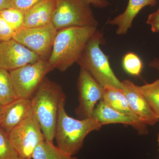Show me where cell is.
<instances>
[{"label": "cell", "mask_w": 159, "mask_h": 159, "mask_svg": "<svg viewBox=\"0 0 159 159\" xmlns=\"http://www.w3.org/2000/svg\"><path fill=\"white\" fill-rule=\"evenodd\" d=\"M31 99L33 114L45 140L53 143L60 107L66 100L61 86L45 77Z\"/></svg>", "instance_id": "6da1fadb"}, {"label": "cell", "mask_w": 159, "mask_h": 159, "mask_svg": "<svg viewBox=\"0 0 159 159\" xmlns=\"http://www.w3.org/2000/svg\"><path fill=\"white\" fill-rule=\"evenodd\" d=\"M97 27H71L57 31L48 59L54 69L64 72L77 63Z\"/></svg>", "instance_id": "7a4b0ae2"}, {"label": "cell", "mask_w": 159, "mask_h": 159, "mask_svg": "<svg viewBox=\"0 0 159 159\" xmlns=\"http://www.w3.org/2000/svg\"><path fill=\"white\" fill-rule=\"evenodd\" d=\"M65 102L60 107L54 139L61 150L74 156L82 148L87 136L102 125L92 118L77 119L70 116L66 111Z\"/></svg>", "instance_id": "3957f363"}, {"label": "cell", "mask_w": 159, "mask_h": 159, "mask_svg": "<svg viewBox=\"0 0 159 159\" xmlns=\"http://www.w3.org/2000/svg\"><path fill=\"white\" fill-rule=\"evenodd\" d=\"M104 43L103 34L97 30L89 40L77 63L103 87L109 85L121 89V81L115 75L108 57L100 48V45Z\"/></svg>", "instance_id": "277c9868"}, {"label": "cell", "mask_w": 159, "mask_h": 159, "mask_svg": "<svg viewBox=\"0 0 159 159\" xmlns=\"http://www.w3.org/2000/svg\"><path fill=\"white\" fill-rule=\"evenodd\" d=\"M85 0H56L52 22L57 31L71 27H97L98 22Z\"/></svg>", "instance_id": "5b68a950"}, {"label": "cell", "mask_w": 159, "mask_h": 159, "mask_svg": "<svg viewBox=\"0 0 159 159\" xmlns=\"http://www.w3.org/2000/svg\"><path fill=\"white\" fill-rule=\"evenodd\" d=\"M54 70L48 60L41 58L9 71L18 97L31 99L46 75Z\"/></svg>", "instance_id": "8992f818"}, {"label": "cell", "mask_w": 159, "mask_h": 159, "mask_svg": "<svg viewBox=\"0 0 159 159\" xmlns=\"http://www.w3.org/2000/svg\"><path fill=\"white\" fill-rule=\"evenodd\" d=\"M57 31L52 22L40 27H23L14 32L12 39L41 58L48 60Z\"/></svg>", "instance_id": "52a82bcc"}, {"label": "cell", "mask_w": 159, "mask_h": 159, "mask_svg": "<svg viewBox=\"0 0 159 159\" xmlns=\"http://www.w3.org/2000/svg\"><path fill=\"white\" fill-rule=\"evenodd\" d=\"M8 134L11 145L18 157L23 158L31 159L35 148L45 140L33 113Z\"/></svg>", "instance_id": "ba28073f"}, {"label": "cell", "mask_w": 159, "mask_h": 159, "mask_svg": "<svg viewBox=\"0 0 159 159\" xmlns=\"http://www.w3.org/2000/svg\"><path fill=\"white\" fill-rule=\"evenodd\" d=\"M79 105L75 110L79 119L92 118L96 104L102 100L103 87L85 69L80 68L77 80Z\"/></svg>", "instance_id": "9c48e42d"}, {"label": "cell", "mask_w": 159, "mask_h": 159, "mask_svg": "<svg viewBox=\"0 0 159 159\" xmlns=\"http://www.w3.org/2000/svg\"><path fill=\"white\" fill-rule=\"evenodd\" d=\"M40 58L13 39L0 42V68L13 70Z\"/></svg>", "instance_id": "30bf717a"}, {"label": "cell", "mask_w": 159, "mask_h": 159, "mask_svg": "<svg viewBox=\"0 0 159 159\" xmlns=\"http://www.w3.org/2000/svg\"><path fill=\"white\" fill-rule=\"evenodd\" d=\"M121 84V89L125 94L131 108L141 121L146 125L156 124L159 119L152 110L138 85L129 80H122Z\"/></svg>", "instance_id": "8fae6325"}, {"label": "cell", "mask_w": 159, "mask_h": 159, "mask_svg": "<svg viewBox=\"0 0 159 159\" xmlns=\"http://www.w3.org/2000/svg\"><path fill=\"white\" fill-rule=\"evenodd\" d=\"M92 118L101 125L109 124H119L132 126L139 135H146L148 131L147 125L141 124L128 116L121 113L112 108L102 100L96 106Z\"/></svg>", "instance_id": "7c38bea8"}, {"label": "cell", "mask_w": 159, "mask_h": 159, "mask_svg": "<svg viewBox=\"0 0 159 159\" xmlns=\"http://www.w3.org/2000/svg\"><path fill=\"white\" fill-rule=\"evenodd\" d=\"M33 114L31 99L18 98L4 106L0 126L7 133Z\"/></svg>", "instance_id": "4fadbf2b"}, {"label": "cell", "mask_w": 159, "mask_h": 159, "mask_svg": "<svg viewBox=\"0 0 159 159\" xmlns=\"http://www.w3.org/2000/svg\"><path fill=\"white\" fill-rule=\"evenodd\" d=\"M56 0H42L25 11L24 27H40L52 23Z\"/></svg>", "instance_id": "5bb4252c"}, {"label": "cell", "mask_w": 159, "mask_h": 159, "mask_svg": "<svg viewBox=\"0 0 159 159\" xmlns=\"http://www.w3.org/2000/svg\"><path fill=\"white\" fill-rule=\"evenodd\" d=\"M156 0H129V3L125 11L113 20H109L108 23L112 25L118 26L116 34L122 35L127 33L131 27L134 18L144 7L157 5Z\"/></svg>", "instance_id": "9a60e30c"}, {"label": "cell", "mask_w": 159, "mask_h": 159, "mask_svg": "<svg viewBox=\"0 0 159 159\" xmlns=\"http://www.w3.org/2000/svg\"><path fill=\"white\" fill-rule=\"evenodd\" d=\"M102 100L106 104L117 111L131 117L139 123L145 124L131 108L127 98L122 89L105 86L103 87Z\"/></svg>", "instance_id": "2e32d148"}, {"label": "cell", "mask_w": 159, "mask_h": 159, "mask_svg": "<svg viewBox=\"0 0 159 159\" xmlns=\"http://www.w3.org/2000/svg\"><path fill=\"white\" fill-rule=\"evenodd\" d=\"M33 159H78L61 150L53 143L45 140L40 143L34 149Z\"/></svg>", "instance_id": "e0dca14e"}, {"label": "cell", "mask_w": 159, "mask_h": 159, "mask_svg": "<svg viewBox=\"0 0 159 159\" xmlns=\"http://www.w3.org/2000/svg\"><path fill=\"white\" fill-rule=\"evenodd\" d=\"M17 98L9 71L0 68V103L6 105Z\"/></svg>", "instance_id": "ac0fdd59"}, {"label": "cell", "mask_w": 159, "mask_h": 159, "mask_svg": "<svg viewBox=\"0 0 159 159\" xmlns=\"http://www.w3.org/2000/svg\"><path fill=\"white\" fill-rule=\"evenodd\" d=\"M151 109L159 119V79L150 84L138 86Z\"/></svg>", "instance_id": "d6986e66"}, {"label": "cell", "mask_w": 159, "mask_h": 159, "mask_svg": "<svg viewBox=\"0 0 159 159\" xmlns=\"http://www.w3.org/2000/svg\"><path fill=\"white\" fill-rule=\"evenodd\" d=\"M0 16L14 32L24 27L25 11L14 7H10L0 11Z\"/></svg>", "instance_id": "ffe728a7"}, {"label": "cell", "mask_w": 159, "mask_h": 159, "mask_svg": "<svg viewBox=\"0 0 159 159\" xmlns=\"http://www.w3.org/2000/svg\"><path fill=\"white\" fill-rule=\"evenodd\" d=\"M18 157L11 145L9 134L0 126V159H16Z\"/></svg>", "instance_id": "44dd1931"}, {"label": "cell", "mask_w": 159, "mask_h": 159, "mask_svg": "<svg viewBox=\"0 0 159 159\" xmlns=\"http://www.w3.org/2000/svg\"><path fill=\"white\" fill-rule=\"evenodd\" d=\"M122 66L128 74L134 76H139L143 67L141 60L139 56L132 52L127 53L124 56Z\"/></svg>", "instance_id": "7402d4cb"}, {"label": "cell", "mask_w": 159, "mask_h": 159, "mask_svg": "<svg viewBox=\"0 0 159 159\" xmlns=\"http://www.w3.org/2000/svg\"><path fill=\"white\" fill-rule=\"evenodd\" d=\"M14 32L0 16V42L12 39Z\"/></svg>", "instance_id": "603a6c76"}, {"label": "cell", "mask_w": 159, "mask_h": 159, "mask_svg": "<svg viewBox=\"0 0 159 159\" xmlns=\"http://www.w3.org/2000/svg\"><path fill=\"white\" fill-rule=\"evenodd\" d=\"M41 1L42 0H14L12 7L25 11Z\"/></svg>", "instance_id": "cb8c5ba5"}, {"label": "cell", "mask_w": 159, "mask_h": 159, "mask_svg": "<svg viewBox=\"0 0 159 159\" xmlns=\"http://www.w3.org/2000/svg\"><path fill=\"white\" fill-rule=\"evenodd\" d=\"M88 4L98 8H102L108 6L109 3L107 0H85Z\"/></svg>", "instance_id": "d4e9b609"}, {"label": "cell", "mask_w": 159, "mask_h": 159, "mask_svg": "<svg viewBox=\"0 0 159 159\" xmlns=\"http://www.w3.org/2000/svg\"><path fill=\"white\" fill-rule=\"evenodd\" d=\"M158 21H159V8L156 11L149 15L146 23L148 25H151Z\"/></svg>", "instance_id": "484cf974"}, {"label": "cell", "mask_w": 159, "mask_h": 159, "mask_svg": "<svg viewBox=\"0 0 159 159\" xmlns=\"http://www.w3.org/2000/svg\"><path fill=\"white\" fill-rule=\"evenodd\" d=\"M14 0H0V11L13 6Z\"/></svg>", "instance_id": "4316f807"}, {"label": "cell", "mask_w": 159, "mask_h": 159, "mask_svg": "<svg viewBox=\"0 0 159 159\" xmlns=\"http://www.w3.org/2000/svg\"><path fill=\"white\" fill-rule=\"evenodd\" d=\"M149 66H150L151 67L153 68L156 69L159 74V59L157 58H154L152 61H151L149 63Z\"/></svg>", "instance_id": "83f0119b"}, {"label": "cell", "mask_w": 159, "mask_h": 159, "mask_svg": "<svg viewBox=\"0 0 159 159\" xmlns=\"http://www.w3.org/2000/svg\"><path fill=\"white\" fill-rule=\"evenodd\" d=\"M150 25L152 32H159V21L153 23V24L151 25Z\"/></svg>", "instance_id": "f1b7e54d"}, {"label": "cell", "mask_w": 159, "mask_h": 159, "mask_svg": "<svg viewBox=\"0 0 159 159\" xmlns=\"http://www.w3.org/2000/svg\"><path fill=\"white\" fill-rule=\"evenodd\" d=\"M3 107H4V105L0 103V124L2 122L3 118Z\"/></svg>", "instance_id": "f546056e"}, {"label": "cell", "mask_w": 159, "mask_h": 159, "mask_svg": "<svg viewBox=\"0 0 159 159\" xmlns=\"http://www.w3.org/2000/svg\"><path fill=\"white\" fill-rule=\"evenodd\" d=\"M157 142H158V145L159 146V134H158V135Z\"/></svg>", "instance_id": "4dcf8cb0"}, {"label": "cell", "mask_w": 159, "mask_h": 159, "mask_svg": "<svg viewBox=\"0 0 159 159\" xmlns=\"http://www.w3.org/2000/svg\"><path fill=\"white\" fill-rule=\"evenodd\" d=\"M16 159H25V158H23L20 157H18Z\"/></svg>", "instance_id": "1f68e13d"}, {"label": "cell", "mask_w": 159, "mask_h": 159, "mask_svg": "<svg viewBox=\"0 0 159 159\" xmlns=\"http://www.w3.org/2000/svg\"></svg>", "instance_id": "d6a6232c"}, {"label": "cell", "mask_w": 159, "mask_h": 159, "mask_svg": "<svg viewBox=\"0 0 159 159\" xmlns=\"http://www.w3.org/2000/svg\"><path fill=\"white\" fill-rule=\"evenodd\" d=\"M156 1H157V0H156Z\"/></svg>", "instance_id": "836d02e7"}]
</instances>
